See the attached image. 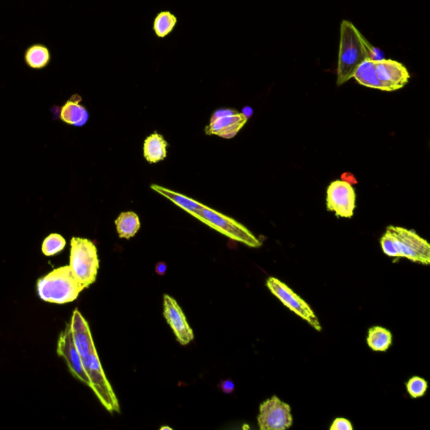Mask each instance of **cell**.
Wrapping results in <instances>:
<instances>
[{
  "label": "cell",
  "mask_w": 430,
  "mask_h": 430,
  "mask_svg": "<svg viewBox=\"0 0 430 430\" xmlns=\"http://www.w3.org/2000/svg\"><path fill=\"white\" fill-rule=\"evenodd\" d=\"M376 47L373 46L363 34L349 20L341 25V43L337 68V85L346 84L353 78L360 65L367 59L377 58Z\"/></svg>",
  "instance_id": "obj_1"
},
{
  "label": "cell",
  "mask_w": 430,
  "mask_h": 430,
  "mask_svg": "<svg viewBox=\"0 0 430 430\" xmlns=\"http://www.w3.org/2000/svg\"><path fill=\"white\" fill-rule=\"evenodd\" d=\"M367 88L393 92L401 89L410 80L405 65L392 59H367L360 65L353 77Z\"/></svg>",
  "instance_id": "obj_2"
},
{
  "label": "cell",
  "mask_w": 430,
  "mask_h": 430,
  "mask_svg": "<svg viewBox=\"0 0 430 430\" xmlns=\"http://www.w3.org/2000/svg\"><path fill=\"white\" fill-rule=\"evenodd\" d=\"M84 289L69 266L55 269L37 282L39 297L51 303H72Z\"/></svg>",
  "instance_id": "obj_3"
},
{
  "label": "cell",
  "mask_w": 430,
  "mask_h": 430,
  "mask_svg": "<svg viewBox=\"0 0 430 430\" xmlns=\"http://www.w3.org/2000/svg\"><path fill=\"white\" fill-rule=\"evenodd\" d=\"M69 267L84 289L92 285L96 281L99 268L98 251L94 243L88 239L73 237Z\"/></svg>",
  "instance_id": "obj_4"
},
{
  "label": "cell",
  "mask_w": 430,
  "mask_h": 430,
  "mask_svg": "<svg viewBox=\"0 0 430 430\" xmlns=\"http://www.w3.org/2000/svg\"><path fill=\"white\" fill-rule=\"evenodd\" d=\"M197 220L232 240L243 243L247 246L259 248L263 246L262 241L244 225L204 204Z\"/></svg>",
  "instance_id": "obj_5"
},
{
  "label": "cell",
  "mask_w": 430,
  "mask_h": 430,
  "mask_svg": "<svg viewBox=\"0 0 430 430\" xmlns=\"http://www.w3.org/2000/svg\"><path fill=\"white\" fill-rule=\"evenodd\" d=\"M386 232L391 234L398 258L423 265L430 264V245L412 230L390 225Z\"/></svg>",
  "instance_id": "obj_6"
},
{
  "label": "cell",
  "mask_w": 430,
  "mask_h": 430,
  "mask_svg": "<svg viewBox=\"0 0 430 430\" xmlns=\"http://www.w3.org/2000/svg\"><path fill=\"white\" fill-rule=\"evenodd\" d=\"M84 370L89 379V386L101 401L102 405L108 412H120V407L118 399L113 390L106 373L103 370L97 350H94L90 358L82 362Z\"/></svg>",
  "instance_id": "obj_7"
},
{
  "label": "cell",
  "mask_w": 430,
  "mask_h": 430,
  "mask_svg": "<svg viewBox=\"0 0 430 430\" xmlns=\"http://www.w3.org/2000/svg\"><path fill=\"white\" fill-rule=\"evenodd\" d=\"M267 286L271 293L291 311L305 320L317 331L320 332L322 330L318 317L316 316L311 307L284 282L276 277H270L267 281Z\"/></svg>",
  "instance_id": "obj_8"
},
{
  "label": "cell",
  "mask_w": 430,
  "mask_h": 430,
  "mask_svg": "<svg viewBox=\"0 0 430 430\" xmlns=\"http://www.w3.org/2000/svg\"><path fill=\"white\" fill-rule=\"evenodd\" d=\"M258 417L260 430H286L292 427V410L288 403L273 396L260 405Z\"/></svg>",
  "instance_id": "obj_9"
},
{
  "label": "cell",
  "mask_w": 430,
  "mask_h": 430,
  "mask_svg": "<svg viewBox=\"0 0 430 430\" xmlns=\"http://www.w3.org/2000/svg\"><path fill=\"white\" fill-rule=\"evenodd\" d=\"M356 195L353 186L346 181H334L327 189V210L337 217L350 219L354 215Z\"/></svg>",
  "instance_id": "obj_10"
},
{
  "label": "cell",
  "mask_w": 430,
  "mask_h": 430,
  "mask_svg": "<svg viewBox=\"0 0 430 430\" xmlns=\"http://www.w3.org/2000/svg\"><path fill=\"white\" fill-rule=\"evenodd\" d=\"M248 118L234 110H217L212 116L210 123L205 128L207 134H216L225 139H232L236 136L244 127Z\"/></svg>",
  "instance_id": "obj_11"
},
{
  "label": "cell",
  "mask_w": 430,
  "mask_h": 430,
  "mask_svg": "<svg viewBox=\"0 0 430 430\" xmlns=\"http://www.w3.org/2000/svg\"><path fill=\"white\" fill-rule=\"evenodd\" d=\"M163 315L182 346L189 345L194 341V334L184 311L175 299L167 294L163 297Z\"/></svg>",
  "instance_id": "obj_12"
},
{
  "label": "cell",
  "mask_w": 430,
  "mask_h": 430,
  "mask_svg": "<svg viewBox=\"0 0 430 430\" xmlns=\"http://www.w3.org/2000/svg\"><path fill=\"white\" fill-rule=\"evenodd\" d=\"M58 354L65 360L72 376L89 386V377L87 375L81 356L73 341L70 324H68L66 329L60 334Z\"/></svg>",
  "instance_id": "obj_13"
},
{
  "label": "cell",
  "mask_w": 430,
  "mask_h": 430,
  "mask_svg": "<svg viewBox=\"0 0 430 430\" xmlns=\"http://www.w3.org/2000/svg\"><path fill=\"white\" fill-rule=\"evenodd\" d=\"M70 324L73 341L81 356L82 362H84L90 358L94 351L96 350L89 325L77 310L73 312Z\"/></svg>",
  "instance_id": "obj_14"
},
{
  "label": "cell",
  "mask_w": 430,
  "mask_h": 430,
  "mask_svg": "<svg viewBox=\"0 0 430 430\" xmlns=\"http://www.w3.org/2000/svg\"><path fill=\"white\" fill-rule=\"evenodd\" d=\"M151 188L152 190H154L155 192L163 195V197L167 198L169 201L175 203L177 206L182 208L185 212H188L189 214L193 215L194 218L197 219L199 213L201 212L203 204L196 201H194L193 198L186 197L185 195L177 194L175 192V191L156 184H152Z\"/></svg>",
  "instance_id": "obj_15"
},
{
  "label": "cell",
  "mask_w": 430,
  "mask_h": 430,
  "mask_svg": "<svg viewBox=\"0 0 430 430\" xmlns=\"http://www.w3.org/2000/svg\"><path fill=\"white\" fill-rule=\"evenodd\" d=\"M81 98L75 95L70 101L65 103L61 110V120L68 125L80 127L89 120V113L84 106L80 104Z\"/></svg>",
  "instance_id": "obj_16"
},
{
  "label": "cell",
  "mask_w": 430,
  "mask_h": 430,
  "mask_svg": "<svg viewBox=\"0 0 430 430\" xmlns=\"http://www.w3.org/2000/svg\"><path fill=\"white\" fill-rule=\"evenodd\" d=\"M167 142L162 134H151L146 139L143 146V154L147 162L156 163L167 158Z\"/></svg>",
  "instance_id": "obj_17"
},
{
  "label": "cell",
  "mask_w": 430,
  "mask_h": 430,
  "mask_svg": "<svg viewBox=\"0 0 430 430\" xmlns=\"http://www.w3.org/2000/svg\"><path fill=\"white\" fill-rule=\"evenodd\" d=\"M115 225L120 238L127 239V240L136 236L141 228L139 216L136 213L130 211L121 213L115 220Z\"/></svg>",
  "instance_id": "obj_18"
},
{
  "label": "cell",
  "mask_w": 430,
  "mask_h": 430,
  "mask_svg": "<svg viewBox=\"0 0 430 430\" xmlns=\"http://www.w3.org/2000/svg\"><path fill=\"white\" fill-rule=\"evenodd\" d=\"M367 342L373 351L385 353L392 346L393 334L384 327H372L368 330Z\"/></svg>",
  "instance_id": "obj_19"
},
{
  "label": "cell",
  "mask_w": 430,
  "mask_h": 430,
  "mask_svg": "<svg viewBox=\"0 0 430 430\" xmlns=\"http://www.w3.org/2000/svg\"><path fill=\"white\" fill-rule=\"evenodd\" d=\"M50 61V52L46 46L34 45L25 53V62L30 68L41 69L45 68Z\"/></svg>",
  "instance_id": "obj_20"
},
{
  "label": "cell",
  "mask_w": 430,
  "mask_h": 430,
  "mask_svg": "<svg viewBox=\"0 0 430 430\" xmlns=\"http://www.w3.org/2000/svg\"><path fill=\"white\" fill-rule=\"evenodd\" d=\"M177 23V17L170 11L160 12L154 20L153 30L156 36L159 38L167 37L175 30Z\"/></svg>",
  "instance_id": "obj_21"
},
{
  "label": "cell",
  "mask_w": 430,
  "mask_h": 430,
  "mask_svg": "<svg viewBox=\"0 0 430 430\" xmlns=\"http://www.w3.org/2000/svg\"><path fill=\"white\" fill-rule=\"evenodd\" d=\"M66 246V241L58 234H51L43 241L42 250L46 256H52L61 253Z\"/></svg>",
  "instance_id": "obj_22"
},
{
  "label": "cell",
  "mask_w": 430,
  "mask_h": 430,
  "mask_svg": "<svg viewBox=\"0 0 430 430\" xmlns=\"http://www.w3.org/2000/svg\"><path fill=\"white\" fill-rule=\"evenodd\" d=\"M406 388L412 398H419L426 393L428 382L422 377L415 376L407 381Z\"/></svg>",
  "instance_id": "obj_23"
},
{
  "label": "cell",
  "mask_w": 430,
  "mask_h": 430,
  "mask_svg": "<svg viewBox=\"0 0 430 430\" xmlns=\"http://www.w3.org/2000/svg\"><path fill=\"white\" fill-rule=\"evenodd\" d=\"M381 249L384 253L390 256V258H399L396 248H395L394 242L392 236L388 232H386L384 236L381 239Z\"/></svg>",
  "instance_id": "obj_24"
},
{
  "label": "cell",
  "mask_w": 430,
  "mask_h": 430,
  "mask_svg": "<svg viewBox=\"0 0 430 430\" xmlns=\"http://www.w3.org/2000/svg\"><path fill=\"white\" fill-rule=\"evenodd\" d=\"M330 430H353V424L348 419L344 418H337L333 421Z\"/></svg>",
  "instance_id": "obj_25"
},
{
  "label": "cell",
  "mask_w": 430,
  "mask_h": 430,
  "mask_svg": "<svg viewBox=\"0 0 430 430\" xmlns=\"http://www.w3.org/2000/svg\"><path fill=\"white\" fill-rule=\"evenodd\" d=\"M219 388L222 390L223 393L230 394L234 392L236 386L232 380H224L220 381Z\"/></svg>",
  "instance_id": "obj_26"
},
{
  "label": "cell",
  "mask_w": 430,
  "mask_h": 430,
  "mask_svg": "<svg viewBox=\"0 0 430 430\" xmlns=\"http://www.w3.org/2000/svg\"><path fill=\"white\" fill-rule=\"evenodd\" d=\"M155 271L156 274L164 276L167 271V265L163 262H160L156 265Z\"/></svg>",
  "instance_id": "obj_27"
},
{
  "label": "cell",
  "mask_w": 430,
  "mask_h": 430,
  "mask_svg": "<svg viewBox=\"0 0 430 430\" xmlns=\"http://www.w3.org/2000/svg\"><path fill=\"white\" fill-rule=\"evenodd\" d=\"M163 429H170L171 430L172 428H169V427H163V428H160V430H163Z\"/></svg>",
  "instance_id": "obj_28"
}]
</instances>
